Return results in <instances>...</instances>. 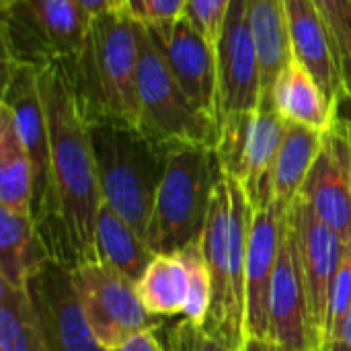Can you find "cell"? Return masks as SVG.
<instances>
[{"instance_id":"obj_1","label":"cell","mask_w":351,"mask_h":351,"mask_svg":"<svg viewBox=\"0 0 351 351\" xmlns=\"http://www.w3.org/2000/svg\"><path fill=\"white\" fill-rule=\"evenodd\" d=\"M37 76L51 150V208L39 234L49 259L76 269L97 261L95 228L103 206L90 125L60 66Z\"/></svg>"},{"instance_id":"obj_2","label":"cell","mask_w":351,"mask_h":351,"mask_svg":"<svg viewBox=\"0 0 351 351\" xmlns=\"http://www.w3.org/2000/svg\"><path fill=\"white\" fill-rule=\"evenodd\" d=\"M140 35L125 14L97 16L80 51L60 64L88 125L138 128Z\"/></svg>"},{"instance_id":"obj_3","label":"cell","mask_w":351,"mask_h":351,"mask_svg":"<svg viewBox=\"0 0 351 351\" xmlns=\"http://www.w3.org/2000/svg\"><path fill=\"white\" fill-rule=\"evenodd\" d=\"M103 204L146 239L169 150L130 125H90Z\"/></svg>"},{"instance_id":"obj_4","label":"cell","mask_w":351,"mask_h":351,"mask_svg":"<svg viewBox=\"0 0 351 351\" xmlns=\"http://www.w3.org/2000/svg\"><path fill=\"white\" fill-rule=\"evenodd\" d=\"M224 169L216 148L179 146L169 150L150 216L146 243L154 255H173L202 239L210 202Z\"/></svg>"},{"instance_id":"obj_5","label":"cell","mask_w":351,"mask_h":351,"mask_svg":"<svg viewBox=\"0 0 351 351\" xmlns=\"http://www.w3.org/2000/svg\"><path fill=\"white\" fill-rule=\"evenodd\" d=\"M4 64L41 72L72 60L93 16L76 0H0Z\"/></svg>"},{"instance_id":"obj_6","label":"cell","mask_w":351,"mask_h":351,"mask_svg":"<svg viewBox=\"0 0 351 351\" xmlns=\"http://www.w3.org/2000/svg\"><path fill=\"white\" fill-rule=\"evenodd\" d=\"M140 123L138 130L165 146L216 148L220 121L197 109L171 76L162 56L142 27L140 35Z\"/></svg>"},{"instance_id":"obj_7","label":"cell","mask_w":351,"mask_h":351,"mask_svg":"<svg viewBox=\"0 0 351 351\" xmlns=\"http://www.w3.org/2000/svg\"><path fill=\"white\" fill-rule=\"evenodd\" d=\"M288 121L269 105L220 119L216 154L224 175L243 185L253 210L271 206V173Z\"/></svg>"},{"instance_id":"obj_8","label":"cell","mask_w":351,"mask_h":351,"mask_svg":"<svg viewBox=\"0 0 351 351\" xmlns=\"http://www.w3.org/2000/svg\"><path fill=\"white\" fill-rule=\"evenodd\" d=\"M72 278L93 335L107 351H119L134 335L162 325L144 306L136 282L115 269L90 261L72 269Z\"/></svg>"},{"instance_id":"obj_9","label":"cell","mask_w":351,"mask_h":351,"mask_svg":"<svg viewBox=\"0 0 351 351\" xmlns=\"http://www.w3.org/2000/svg\"><path fill=\"white\" fill-rule=\"evenodd\" d=\"M202 251L212 282V304L202 331L230 350L243 351L247 333L245 317L241 315L232 294L230 274V189L228 179L216 185L206 226L202 232Z\"/></svg>"},{"instance_id":"obj_10","label":"cell","mask_w":351,"mask_h":351,"mask_svg":"<svg viewBox=\"0 0 351 351\" xmlns=\"http://www.w3.org/2000/svg\"><path fill=\"white\" fill-rule=\"evenodd\" d=\"M39 72L4 64L2 107L12 115L14 128L23 140L33 169V220L37 230L47 220L51 208V150L45 109L39 93Z\"/></svg>"},{"instance_id":"obj_11","label":"cell","mask_w":351,"mask_h":351,"mask_svg":"<svg viewBox=\"0 0 351 351\" xmlns=\"http://www.w3.org/2000/svg\"><path fill=\"white\" fill-rule=\"evenodd\" d=\"M162 56L171 76L206 115L220 121V84L216 45L187 19L144 27Z\"/></svg>"},{"instance_id":"obj_12","label":"cell","mask_w":351,"mask_h":351,"mask_svg":"<svg viewBox=\"0 0 351 351\" xmlns=\"http://www.w3.org/2000/svg\"><path fill=\"white\" fill-rule=\"evenodd\" d=\"M288 224L296 243V251L304 276L313 331L319 350L323 351L327 339V317H329L331 294L348 245H343L341 239L317 218V214L302 197H298L290 206Z\"/></svg>"},{"instance_id":"obj_13","label":"cell","mask_w":351,"mask_h":351,"mask_svg":"<svg viewBox=\"0 0 351 351\" xmlns=\"http://www.w3.org/2000/svg\"><path fill=\"white\" fill-rule=\"evenodd\" d=\"M220 119L230 113L255 111L263 101L261 64L249 21V0H230L216 41Z\"/></svg>"},{"instance_id":"obj_14","label":"cell","mask_w":351,"mask_h":351,"mask_svg":"<svg viewBox=\"0 0 351 351\" xmlns=\"http://www.w3.org/2000/svg\"><path fill=\"white\" fill-rule=\"evenodd\" d=\"M29 292L39 317L45 351H107L93 335L72 269L49 259L29 280Z\"/></svg>"},{"instance_id":"obj_15","label":"cell","mask_w":351,"mask_h":351,"mask_svg":"<svg viewBox=\"0 0 351 351\" xmlns=\"http://www.w3.org/2000/svg\"><path fill=\"white\" fill-rule=\"evenodd\" d=\"M288 210L271 204L253 214V228L247 255V306L245 333L247 339L271 341V284L280 257V247L286 230Z\"/></svg>"},{"instance_id":"obj_16","label":"cell","mask_w":351,"mask_h":351,"mask_svg":"<svg viewBox=\"0 0 351 351\" xmlns=\"http://www.w3.org/2000/svg\"><path fill=\"white\" fill-rule=\"evenodd\" d=\"M269 321L271 343L290 351H321L313 331L304 276L288 218L271 284Z\"/></svg>"},{"instance_id":"obj_17","label":"cell","mask_w":351,"mask_h":351,"mask_svg":"<svg viewBox=\"0 0 351 351\" xmlns=\"http://www.w3.org/2000/svg\"><path fill=\"white\" fill-rule=\"evenodd\" d=\"M288 35L296 58L321 84L331 103L348 99L343 72L333 37L311 0H286Z\"/></svg>"},{"instance_id":"obj_18","label":"cell","mask_w":351,"mask_h":351,"mask_svg":"<svg viewBox=\"0 0 351 351\" xmlns=\"http://www.w3.org/2000/svg\"><path fill=\"white\" fill-rule=\"evenodd\" d=\"M261 103L269 105L286 121L321 134H327L337 117V105L329 101L315 76L296 58H292L278 74Z\"/></svg>"},{"instance_id":"obj_19","label":"cell","mask_w":351,"mask_h":351,"mask_svg":"<svg viewBox=\"0 0 351 351\" xmlns=\"http://www.w3.org/2000/svg\"><path fill=\"white\" fill-rule=\"evenodd\" d=\"M317 218L329 226L343 245H351V183L348 171L325 134V144L315 160L300 195Z\"/></svg>"},{"instance_id":"obj_20","label":"cell","mask_w":351,"mask_h":351,"mask_svg":"<svg viewBox=\"0 0 351 351\" xmlns=\"http://www.w3.org/2000/svg\"><path fill=\"white\" fill-rule=\"evenodd\" d=\"M49 261V253L31 214L0 208V280L29 288V280Z\"/></svg>"},{"instance_id":"obj_21","label":"cell","mask_w":351,"mask_h":351,"mask_svg":"<svg viewBox=\"0 0 351 351\" xmlns=\"http://www.w3.org/2000/svg\"><path fill=\"white\" fill-rule=\"evenodd\" d=\"M97 261L115 269L132 282H140L152 259L156 257L146 239L140 237L115 210L101 206L95 228Z\"/></svg>"},{"instance_id":"obj_22","label":"cell","mask_w":351,"mask_h":351,"mask_svg":"<svg viewBox=\"0 0 351 351\" xmlns=\"http://www.w3.org/2000/svg\"><path fill=\"white\" fill-rule=\"evenodd\" d=\"M323 144L325 134L288 121L286 138L271 173V204L290 210V206L298 199L304 181L323 150Z\"/></svg>"},{"instance_id":"obj_23","label":"cell","mask_w":351,"mask_h":351,"mask_svg":"<svg viewBox=\"0 0 351 351\" xmlns=\"http://www.w3.org/2000/svg\"><path fill=\"white\" fill-rule=\"evenodd\" d=\"M249 21L257 43L265 99L278 74L292 60L286 0H249Z\"/></svg>"},{"instance_id":"obj_24","label":"cell","mask_w":351,"mask_h":351,"mask_svg":"<svg viewBox=\"0 0 351 351\" xmlns=\"http://www.w3.org/2000/svg\"><path fill=\"white\" fill-rule=\"evenodd\" d=\"M0 208L31 214L33 169L12 115L0 105ZM33 216V214H31Z\"/></svg>"},{"instance_id":"obj_25","label":"cell","mask_w":351,"mask_h":351,"mask_svg":"<svg viewBox=\"0 0 351 351\" xmlns=\"http://www.w3.org/2000/svg\"><path fill=\"white\" fill-rule=\"evenodd\" d=\"M144 306L156 317L183 315L187 304V269L179 253L156 255L136 284Z\"/></svg>"},{"instance_id":"obj_26","label":"cell","mask_w":351,"mask_h":351,"mask_svg":"<svg viewBox=\"0 0 351 351\" xmlns=\"http://www.w3.org/2000/svg\"><path fill=\"white\" fill-rule=\"evenodd\" d=\"M0 351H45L29 288L0 280Z\"/></svg>"},{"instance_id":"obj_27","label":"cell","mask_w":351,"mask_h":351,"mask_svg":"<svg viewBox=\"0 0 351 351\" xmlns=\"http://www.w3.org/2000/svg\"><path fill=\"white\" fill-rule=\"evenodd\" d=\"M179 255L185 263L187 282H189L183 319L195 323L202 329L208 319L210 304H212V282H210V271H208L206 257L202 251V239L187 245L183 251H179Z\"/></svg>"},{"instance_id":"obj_28","label":"cell","mask_w":351,"mask_h":351,"mask_svg":"<svg viewBox=\"0 0 351 351\" xmlns=\"http://www.w3.org/2000/svg\"><path fill=\"white\" fill-rule=\"evenodd\" d=\"M321 19L325 21L346 80L348 99H351V0H311Z\"/></svg>"},{"instance_id":"obj_29","label":"cell","mask_w":351,"mask_h":351,"mask_svg":"<svg viewBox=\"0 0 351 351\" xmlns=\"http://www.w3.org/2000/svg\"><path fill=\"white\" fill-rule=\"evenodd\" d=\"M187 0H125L123 14L140 27H158L183 16Z\"/></svg>"},{"instance_id":"obj_30","label":"cell","mask_w":351,"mask_h":351,"mask_svg":"<svg viewBox=\"0 0 351 351\" xmlns=\"http://www.w3.org/2000/svg\"><path fill=\"white\" fill-rule=\"evenodd\" d=\"M351 311V245L346 247L337 278H335V286H333V294H331V304H329V317H327V339H325V348L329 343V339L333 337V333L339 329V325L346 321V317ZM325 351V350H323Z\"/></svg>"},{"instance_id":"obj_31","label":"cell","mask_w":351,"mask_h":351,"mask_svg":"<svg viewBox=\"0 0 351 351\" xmlns=\"http://www.w3.org/2000/svg\"><path fill=\"white\" fill-rule=\"evenodd\" d=\"M228 6L230 0H187L183 16H187L216 45Z\"/></svg>"},{"instance_id":"obj_32","label":"cell","mask_w":351,"mask_h":351,"mask_svg":"<svg viewBox=\"0 0 351 351\" xmlns=\"http://www.w3.org/2000/svg\"><path fill=\"white\" fill-rule=\"evenodd\" d=\"M327 138L329 142L333 144L337 156L341 158L346 171H348V177H350L351 183V105L350 99H343L339 105H337V117H335V123L333 128L327 132Z\"/></svg>"},{"instance_id":"obj_33","label":"cell","mask_w":351,"mask_h":351,"mask_svg":"<svg viewBox=\"0 0 351 351\" xmlns=\"http://www.w3.org/2000/svg\"><path fill=\"white\" fill-rule=\"evenodd\" d=\"M199 333L202 329L195 323L183 319L169 335V351H197Z\"/></svg>"},{"instance_id":"obj_34","label":"cell","mask_w":351,"mask_h":351,"mask_svg":"<svg viewBox=\"0 0 351 351\" xmlns=\"http://www.w3.org/2000/svg\"><path fill=\"white\" fill-rule=\"evenodd\" d=\"M76 2L93 19L107 16V14H123V4H125V0H76Z\"/></svg>"},{"instance_id":"obj_35","label":"cell","mask_w":351,"mask_h":351,"mask_svg":"<svg viewBox=\"0 0 351 351\" xmlns=\"http://www.w3.org/2000/svg\"><path fill=\"white\" fill-rule=\"evenodd\" d=\"M119 351H165V348L160 346L154 331H142L132 339H128Z\"/></svg>"},{"instance_id":"obj_36","label":"cell","mask_w":351,"mask_h":351,"mask_svg":"<svg viewBox=\"0 0 351 351\" xmlns=\"http://www.w3.org/2000/svg\"><path fill=\"white\" fill-rule=\"evenodd\" d=\"M325 351H351V311L346 321L339 325V329L333 333V337L329 339Z\"/></svg>"},{"instance_id":"obj_37","label":"cell","mask_w":351,"mask_h":351,"mask_svg":"<svg viewBox=\"0 0 351 351\" xmlns=\"http://www.w3.org/2000/svg\"><path fill=\"white\" fill-rule=\"evenodd\" d=\"M197 351H237V350H230V348H226V346H222L220 341H216V339H212V337H208L204 331L199 333V343H197Z\"/></svg>"},{"instance_id":"obj_38","label":"cell","mask_w":351,"mask_h":351,"mask_svg":"<svg viewBox=\"0 0 351 351\" xmlns=\"http://www.w3.org/2000/svg\"><path fill=\"white\" fill-rule=\"evenodd\" d=\"M243 351H271V341L249 337V339L245 341V348H243Z\"/></svg>"},{"instance_id":"obj_39","label":"cell","mask_w":351,"mask_h":351,"mask_svg":"<svg viewBox=\"0 0 351 351\" xmlns=\"http://www.w3.org/2000/svg\"><path fill=\"white\" fill-rule=\"evenodd\" d=\"M271 351H290V350H284V348H280V346L271 343Z\"/></svg>"},{"instance_id":"obj_40","label":"cell","mask_w":351,"mask_h":351,"mask_svg":"<svg viewBox=\"0 0 351 351\" xmlns=\"http://www.w3.org/2000/svg\"><path fill=\"white\" fill-rule=\"evenodd\" d=\"M350 105H351V99H350Z\"/></svg>"}]
</instances>
